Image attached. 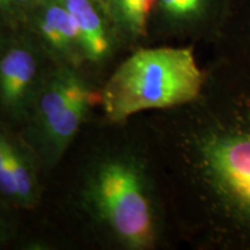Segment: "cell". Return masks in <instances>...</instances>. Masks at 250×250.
<instances>
[{
  "instance_id": "6da1fadb",
  "label": "cell",
  "mask_w": 250,
  "mask_h": 250,
  "mask_svg": "<svg viewBox=\"0 0 250 250\" xmlns=\"http://www.w3.org/2000/svg\"><path fill=\"white\" fill-rule=\"evenodd\" d=\"M203 74L187 48L142 49L126 58L103 86L102 108L112 123L137 112L176 107L198 96Z\"/></svg>"
},
{
  "instance_id": "7a4b0ae2",
  "label": "cell",
  "mask_w": 250,
  "mask_h": 250,
  "mask_svg": "<svg viewBox=\"0 0 250 250\" xmlns=\"http://www.w3.org/2000/svg\"><path fill=\"white\" fill-rule=\"evenodd\" d=\"M83 201L96 223L125 249H147L154 214L142 168L126 153L105 156L89 170Z\"/></svg>"
},
{
  "instance_id": "3957f363",
  "label": "cell",
  "mask_w": 250,
  "mask_h": 250,
  "mask_svg": "<svg viewBox=\"0 0 250 250\" xmlns=\"http://www.w3.org/2000/svg\"><path fill=\"white\" fill-rule=\"evenodd\" d=\"M93 100L77 67L59 64L43 81L28 125V139L45 167L62 158L80 131Z\"/></svg>"
},
{
  "instance_id": "277c9868",
  "label": "cell",
  "mask_w": 250,
  "mask_h": 250,
  "mask_svg": "<svg viewBox=\"0 0 250 250\" xmlns=\"http://www.w3.org/2000/svg\"><path fill=\"white\" fill-rule=\"evenodd\" d=\"M45 76L30 45H9L0 57V111L8 120L26 123Z\"/></svg>"
},
{
  "instance_id": "5b68a950",
  "label": "cell",
  "mask_w": 250,
  "mask_h": 250,
  "mask_svg": "<svg viewBox=\"0 0 250 250\" xmlns=\"http://www.w3.org/2000/svg\"><path fill=\"white\" fill-rule=\"evenodd\" d=\"M205 152L215 177L237 201L250 208V137L217 140Z\"/></svg>"
},
{
  "instance_id": "8992f818",
  "label": "cell",
  "mask_w": 250,
  "mask_h": 250,
  "mask_svg": "<svg viewBox=\"0 0 250 250\" xmlns=\"http://www.w3.org/2000/svg\"><path fill=\"white\" fill-rule=\"evenodd\" d=\"M37 28L46 48L59 64L77 67L85 59L74 19L58 0H45L37 17Z\"/></svg>"
},
{
  "instance_id": "52a82bcc",
  "label": "cell",
  "mask_w": 250,
  "mask_h": 250,
  "mask_svg": "<svg viewBox=\"0 0 250 250\" xmlns=\"http://www.w3.org/2000/svg\"><path fill=\"white\" fill-rule=\"evenodd\" d=\"M76 21L86 61L101 62L109 57L112 43L107 23L92 0H58Z\"/></svg>"
},
{
  "instance_id": "ba28073f",
  "label": "cell",
  "mask_w": 250,
  "mask_h": 250,
  "mask_svg": "<svg viewBox=\"0 0 250 250\" xmlns=\"http://www.w3.org/2000/svg\"><path fill=\"white\" fill-rule=\"evenodd\" d=\"M156 0H110L112 13L125 30L134 36L144 35L148 15Z\"/></svg>"
},
{
  "instance_id": "9c48e42d",
  "label": "cell",
  "mask_w": 250,
  "mask_h": 250,
  "mask_svg": "<svg viewBox=\"0 0 250 250\" xmlns=\"http://www.w3.org/2000/svg\"><path fill=\"white\" fill-rule=\"evenodd\" d=\"M9 144L11 137L0 130V196L15 205V187L12 174Z\"/></svg>"
},
{
  "instance_id": "30bf717a",
  "label": "cell",
  "mask_w": 250,
  "mask_h": 250,
  "mask_svg": "<svg viewBox=\"0 0 250 250\" xmlns=\"http://www.w3.org/2000/svg\"><path fill=\"white\" fill-rule=\"evenodd\" d=\"M162 7L175 17H187L198 11L202 0H160Z\"/></svg>"
},
{
  "instance_id": "8fae6325",
  "label": "cell",
  "mask_w": 250,
  "mask_h": 250,
  "mask_svg": "<svg viewBox=\"0 0 250 250\" xmlns=\"http://www.w3.org/2000/svg\"><path fill=\"white\" fill-rule=\"evenodd\" d=\"M33 0H0V13L14 14L20 9L26 8Z\"/></svg>"
},
{
  "instance_id": "7c38bea8",
  "label": "cell",
  "mask_w": 250,
  "mask_h": 250,
  "mask_svg": "<svg viewBox=\"0 0 250 250\" xmlns=\"http://www.w3.org/2000/svg\"><path fill=\"white\" fill-rule=\"evenodd\" d=\"M6 237H7V227L0 215V245L6 241Z\"/></svg>"
},
{
  "instance_id": "4fadbf2b",
  "label": "cell",
  "mask_w": 250,
  "mask_h": 250,
  "mask_svg": "<svg viewBox=\"0 0 250 250\" xmlns=\"http://www.w3.org/2000/svg\"><path fill=\"white\" fill-rule=\"evenodd\" d=\"M8 46L9 45H8L7 41H6V39H5L4 34H2L1 30H0V57L5 54V51L7 50Z\"/></svg>"
}]
</instances>
